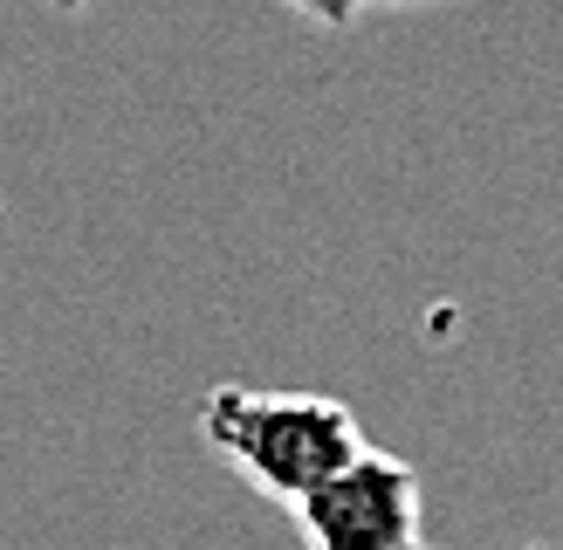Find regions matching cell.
<instances>
[{"label": "cell", "instance_id": "1", "mask_svg": "<svg viewBox=\"0 0 563 550\" xmlns=\"http://www.w3.org/2000/svg\"><path fill=\"white\" fill-rule=\"evenodd\" d=\"M200 440L241 468L268 503H302L357 448V413L330 393H262V385H213L200 399Z\"/></svg>", "mask_w": 563, "mask_h": 550}, {"label": "cell", "instance_id": "2", "mask_svg": "<svg viewBox=\"0 0 563 550\" xmlns=\"http://www.w3.org/2000/svg\"><path fill=\"white\" fill-rule=\"evenodd\" d=\"M296 522L309 550H419V468L385 454V448H357L336 475H323L317 488L296 503Z\"/></svg>", "mask_w": 563, "mask_h": 550}, {"label": "cell", "instance_id": "3", "mask_svg": "<svg viewBox=\"0 0 563 550\" xmlns=\"http://www.w3.org/2000/svg\"><path fill=\"white\" fill-rule=\"evenodd\" d=\"M289 8H296L302 21H317V28H351L364 0H289Z\"/></svg>", "mask_w": 563, "mask_h": 550}, {"label": "cell", "instance_id": "4", "mask_svg": "<svg viewBox=\"0 0 563 550\" xmlns=\"http://www.w3.org/2000/svg\"><path fill=\"white\" fill-rule=\"evenodd\" d=\"M48 8H55V14H90L97 0H48Z\"/></svg>", "mask_w": 563, "mask_h": 550}, {"label": "cell", "instance_id": "5", "mask_svg": "<svg viewBox=\"0 0 563 550\" xmlns=\"http://www.w3.org/2000/svg\"><path fill=\"white\" fill-rule=\"evenodd\" d=\"M364 8H433V0H364Z\"/></svg>", "mask_w": 563, "mask_h": 550}, {"label": "cell", "instance_id": "6", "mask_svg": "<svg viewBox=\"0 0 563 550\" xmlns=\"http://www.w3.org/2000/svg\"><path fill=\"white\" fill-rule=\"evenodd\" d=\"M419 550H427V543H419Z\"/></svg>", "mask_w": 563, "mask_h": 550}]
</instances>
